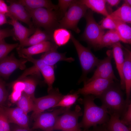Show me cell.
Returning <instances> with one entry per match:
<instances>
[{"mask_svg": "<svg viewBox=\"0 0 131 131\" xmlns=\"http://www.w3.org/2000/svg\"><path fill=\"white\" fill-rule=\"evenodd\" d=\"M79 97L76 92L63 96L55 107H60L70 109V107L76 102Z\"/></svg>", "mask_w": 131, "mask_h": 131, "instance_id": "obj_31", "label": "cell"}, {"mask_svg": "<svg viewBox=\"0 0 131 131\" xmlns=\"http://www.w3.org/2000/svg\"><path fill=\"white\" fill-rule=\"evenodd\" d=\"M14 131H31V130L25 128L19 127L16 129L14 130Z\"/></svg>", "mask_w": 131, "mask_h": 131, "instance_id": "obj_45", "label": "cell"}, {"mask_svg": "<svg viewBox=\"0 0 131 131\" xmlns=\"http://www.w3.org/2000/svg\"><path fill=\"white\" fill-rule=\"evenodd\" d=\"M7 1L9 4L6 16H12L17 20L26 24L29 28L33 27L30 16L22 4L17 0H8Z\"/></svg>", "mask_w": 131, "mask_h": 131, "instance_id": "obj_14", "label": "cell"}, {"mask_svg": "<svg viewBox=\"0 0 131 131\" xmlns=\"http://www.w3.org/2000/svg\"><path fill=\"white\" fill-rule=\"evenodd\" d=\"M18 1L22 4L27 11L44 8L57 11V5L54 4L49 0H19Z\"/></svg>", "mask_w": 131, "mask_h": 131, "instance_id": "obj_22", "label": "cell"}, {"mask_svg": "<svg viewBox=\"0 0 131 131\" xmlns=\"http://www.w3.org/2000/svg\"><path fill=\"white\" fill-rule=\"evenodd\" d=\"M20 57L33 63L42 74L44 81L48 86V93L51 91L53 89V85L55 79L54 66L46 64L41 59H36L31 56H23Z\"/></svg>", "mask_w": 131, "mask_h": 131, "instance_id": "obj_12", "label": "cell"}, {"mask_svg": "<svg viewBox=\"0 0 131 131\" xmlns=\"http://www.w3.org/2000/svg\"><path fill=\"white\" fill-rule=\"evenodd\" d=\"M88 9L80 0H75L59 21L58 28L71 29L79 33L80 30L78 26V24L84 16Z\"/></svg>", "mask_w": 131, "mask_h": 131, "instance_id": "obj_4", "label": "cell"}, {"mask_svg": "<svg viewBox=\"0 0 131 131\" xmlns=\"http://www.w3.org/2000/svg\"><path fill=\"white\" fill-rule=\"evenodd\" d=\"M72 34L67 29L58 28L55 30L52 34V39L58 46L65 45L71 39Z\"/></svg>", "mask_w": 131, "mask_h": 131, "instance_id": "obj_25", "label": "cell"}, {"mask_svg": "<svg viewBox=\"0 0 131 131\" xmlns=\"http://www.w3.org/2000/svg\"><path fill=\"white\" fill-rule=\"evenodd\" d=\"M124 3L127 5L131 6V0H124Z\"/></svg>", "mask_w": 131, "mask_h": 131, "instance_id": "obj_46", "label": "cell"}, {"mask_svg": "<svg viewBox=\"0 0 131 131\" xmlns=\"http://www.w3.org/2000/svg\"><path fill=\"white\" fill-rule=\"evenodd\" d=\"M82 115L81 108L77 105L74 110L70 109L66 111L58 117L54 130H61L64 131H81L79 117Z\"/></svg>", "mask_w": 131, "mask_h": 131, "instance_id": "obj_6", "label": "cell"}, {"mask_svg": "<svg viewBox=\"0 0 131 131\" xmlns=\"http://www.w3.org/2000/svg\"><path fill=\"white\" fill-rule=\"evenodd\" d=\"M84 17L86 25L83 38L88 43L96 48L105 33L95 20L93 11L88 9Z\"/></svg>", "mask_w": 131, "mask_h": 131, "instance_id": "obj_7", "label": "cell"}, {"mask_svg": "<svg viewBox=\"0 0 131 131\" xmlns=\"http://www.w3.org/2000/svg\"><path fill=\"white\" fill-rule=\"evenodd\" d=\"M58 46L49 41L30 46L27 48L17 47V51L19 56H32L33 55L45 53L54 49H57Z\"/></svg>", "mask_w": 131, "mask_h": 131, "instance_id": "obj_16", "label": "cell"}, {"mask_svg": "<svg viewBox=\"0 0 131 131\" xmlns=\"http://www.w3.org/2000/svg\"><path fill=\"white\" fill-rule=\"evenodd\" d=\"M7 95L8 92L4 83L0 77V107L3 106L7 99Z\"/></svg>", "mask_w": 131, "mask_h": 131, "instance_id": "obj_37", "label": "cell"}, {"mask_svg": "<svg viewBox=\"0 0 131 131\" xmlns=\"http://www.w3.org/2000/svg\"><path fill=\"white\" fill-rule=\"evenodd\" d=\"M45 96L35 98L33 100L34 106L31 117L34 119L40 114L50 108L54 107L64 95L57 89H53Z\"/></svg>", "mask_w": 131, "mask_h": 131, "instance_id": "obj_8", "label": "cell"}, {"mask_svg": "<svg viewBox=\"0 0 131 131\" xmlns=\"http://www.w3.org/2000/svg\"><path fill=\"white\" fill-rule=\"evenodd\" d=\"M81 2L88 9L106 17L109 14L106 6V2L105 0H82Z\"/></svg>", "mask_w": 131, "mask_h": 131, "instance_id": "obj_26", "label": "cell"}, {"mask_svg": "<svg viewBox=\"0 0 131 131\" xmlns=\"http://www.w3.org/2000/svg\"><path fill=\"white\" fill-rule=\"evenodd\" d=\"M16 103L17 107L27 114L33 110L34 104L33 100L24 92Z\"/></svg>", "mask_w": 131, "mask_h": 131, "instance_id": "obj_29", "label": "cell"}, {"mask_svg": "<svg viewBox=\"0 0 131 131\" xmlns=\"http://www.w3.org/2000/svg\"><path fill=\"white\" fill-rule=\"evenodd\" d=\"M76 50L81 66L82 73L79 83L85 82L88 74L96 67L100 60L98 59L89 48L82 45L72 34L71 39Z\"/></svg>", "mask_w": 131, "mask_h": 131, "instance_id": "obj_5", "label": "cell"}, {"mask_svg": "<svg viewBox=\"0 0 131 131\" xmlns=\"http://www.w3.org/2000/svg\"><path fill=\"white\" fill-rule=\"evenodd\" d=\"M8 12V6L4 1L0 0V13L6 15Z\"/></svg>", "mask_w": 131, "mask_h": 131, "instance_id": "obj_41", "label": "cell"}, {"mask_svg": "<svg viewBox=\"0 0 131 131\" xmlns=\"http://www.w3.org/2000/svg\"><path fill=\"white\" fill-rule=\"evenodd\" d=\"M22 92L13 90L9 97L12 103H16L20 98Z\"/></svg>", "mask_w": 131, "mask_h": 131, "instance_id": "obj_40", "label": "cell"}, {"mask_svg": "<svg viewBox=\"0 0 131 131\" xmlns=\"http://www.w3.org/2000/svg\"><path fill=\"white\" fill-rule=\"evenodd\" d=\"M106 54L107 56L103 60H100L93 76L87 79L86 82L98 78L118 80L114 74L111 64L113 57L112 50H108Z\"/></svg>", "mask_w": 131, "mask_h": 131, "instance_id": "obj_11", "label": "cell"}, {"mask_svg": "<svg viewBox=\"0 0 131 131\" xmlns=\"http://www.w3.org/2000/svg\"></svg>", "mask_w": 131, "mask_h": 131, "instance_id": "obj_47", "label": "cell"}, {"mask_svg": "<svg viewBox=\"0 0 131 131\" xmlns=\"http://www.w3.org/2000/svg\"><path fill=\"white\" fill-rule=\"evenodd\" d=\"M69 109L60 107L51 112L41 113L34 119L32 129H39L43 131H53L60 115Z\"/></svg>", "mask_w": 131, "mask_h": 131, "instance_id": "obj_10", "label": "cell"}, {"mask_svg": "<svg viewBox=\"0 0 131 131\" xmlns=\"http://www.w3.org/2000/svg\"></svg>", "mask_w": 131, "mask_h": 131, "instance_id": "obj_49", "label": "cell"}, {"mask_svg": "<svg viewBox=\"0 0 131 131\" xmlns=\"http://www.w3.org/2000/svg\"><path fill=\"white\" fill-rule=\"evenodd\" d=\"M10 19L8 23L13 27L15 39L19 42V45H21L29 36L34 33L36 29L34 27L28 28L22 24L18 20L12 16H8Z\"/></svg>", "mask_w": 131, "mask_h": 131, "instance_id": "obj_18", "label": "cell"}, {"mask_svg": "<svg viewBox=\"0 0 131 131\" xmlns=\"http://www.w3.org/2000/svg\"><path fill=\"white\" fill-rule=\"evenodd\" d=\"M25 59H18L12 54L0 61V77L7 79L16 69H24L27 61Z\"/></svg>", "mask_w": 131, "mask_h": 131, "instance_id": "obj_13", "label": "cell"}, {"mask_svg": "<svg viewBox=\"0 0 131 131\" xmlns=\"http://www.w3.org/2000/svg\"><path fill=\"white\" fill-rule=\"evenodd\" d=\"M10 36L14 38L13 29L6 28L0 29V40Z\"/></svg>", "mask_w": 131, "mask_h": 131, "instance_id": "obj_38", "label": "cell"}, {"mask_svg": "<svg viewBox=\"0 0 131 131\" xmlns=\"http://www.w3.org/2000/svg\"><path fill=\"white\" fill-rule=\"evenodd\" d=\"M21 80L23 82L25 85L24 92L33 100L35 98L34 93L37 84V81L33 78L26 77Z\"/></svg>", "mask_w": 131, "mask_h": 131, "instance_id": "obj_30", "label": "cell"}, {"mask_svg": "<svg viewBox=\"0 0 131 131\" xmlns=\"http://www.w3.org/2000/svg\"><path fill=\"white\" fill-rule=\"evenodd\" d=\"M121 121L127 126L131 127V103L128 105L127 110L121 118Z\"/></svg>", "mask_w": 131, "mask_h": 131, "instance_id": "obj_36", "label": "cell"}, {"mask_svg": "<svg viewBox=\"0 0 131 131\" xmlns=\"http://www.w3.org/2000/svg\"><path fill=\"white\" fill-rule=\"evenodd\" d=\"M84 96L83 98L79 100L84 107L83 117L79 123L81 128L87 129L92 126L106 123L110 118L106 109L102 105L99 106L95 104L94 100L96 98L94 96L89 95Z\"/></svg>", "mask_w": 131, "mask_h": 131, "instance_id": "obj_1", "label": "cell"}, {"mask_svg": "<svg viewBox=\"0 0 131 131\" xmlns=\"http://www.w3.org/2000/svg\"><path fill=\"white\" fill-rule=\"evenodd\" d=\"M27 11L30 16L33 24L37 27H42L51 34L55 30L58 28L60 15L57 11L41 8Z\"/></svg>", "mask_w": 131, "mask_h": 131, "instance_id": "obj_3", "label": "cell"}, {"mask_svg": "<svg viewBox=\"0 0 131 131\" xmlns=\"http://www.w3.org/2000/svg\"><path fill=\"white\" fill-rule=\"evenodd\" d=\"M0 131H1L0 130Z\"/></svg>", "mask_w": 131, "mask_h": 131, "instance_id": "obj_48", "label": "cell"}, {"mask_svg": "<svg viewBox=\"0 0 131 131\" xmlns=\"http://www.w3.org/2000/svg\"><path fill=\"white\" fill-rule=\"evenodd\" d=\"M3 107L9 123H15L20 127L31 130L28 126L27 114L17 106L14 108Z\"/></svg>", "mask_w": 131, "mask_h": 131, "instance_id": "obj_15", "label": "cell"}, {"mask_svg": "<svg viewBox=\"0 0 131 131\" xmlns=\"http://www.w3.org/2000/svg\"><path fill=\"white\" fill-rule=\"evenodd\" d=\"M109 16L114 20L126 23H131V7L124 3Z\"/></svg>", "mask_w": 131, "mask_h": 131, "instance_id": "obj_23", "label": "cell"}, {"mask_svg": "<svg viewBox=\"0 0 131 131\" xmlns=\"http://www.w3.org/2000/svg\"><path fill=\"white\" fill-rule=\"evenodd\" d=\"M8 23L6 15L5 14L0 13V25Z\"/></svg>", "mask_w": 131, "mask_h": 131, "instance_id": "obj_44", "label": "cell"}, {"mask_svg": "<svg viewBox=\"0 0 131 131\" xmlns=\"http://www.w3.org/2000/svg\"><path fill=\"white\" fill-rule=\"evenodd\" d=\"M124 62L123 67L126 98L125 101L128 105L130 103L131 91V52L130 50L124 48L123 49Z\"/></svg>", "mask_w": 131, "mask_h": 131, "instance_id": "obj_17", "label": "cell"}, {"mask_svg": "<svg viewBox=\"0 0 131 131\" xmlns=\"http://www.w3.org/2000/svg\"><path fill=\"white\" fill-rule=\"evenodd\" d=\"M106 3L111 7L116 6L118 5L121 1L119 0H106Z\"/></svg>", "mask_w": 131, "mask_h": 131, "instance_id": "obj_42", "label": "cell"}, {"mask_svg": "<svg viewBox=\"0 0 131 131\" xmlns=\"http://www.w3.org/2000/svg\"><path fill=\"white\" fill-rule=\"evenodd\" d=\"M52 40V34L45 31H42L39 28L37 27L36 29L32 35L27 38L21 45H19L18 46L24 48L25 47L30 46Z\"/></svg>", "mask_w": 131, "mask_h": 131, "instance_id": "obj_21", "label": "cell"}, {"mask_svg": "<svg viewBox=\"0 0 131 131\" xmlns=\"http://www.w3.org/2000/svg\"><path fill=\"white\" fill-rule=\"evenodd\" d=\"M120 85L114 82L103 93L100 98L102 105L107 110L109 115L114 114L121 118L126 111L128 105L124 99Z\"/></svg>", "mask_w": 131, "mask_h": 131, "instance_id": "obj_2", "label": "cell"}, {"mask_svg": "<svg viewBox=\"0 0 131 131\" xmlns=\"http://www.w3.org/2000/svg\"><path fill=\"white\" fill-rule=\"evenodd\" d=\"M113 57L115 61L116 68L120 78V86L122 90L125 89V81L123 74L124 57L122 46L120 42L111 46Z\"/></svg>", "mask_w": 131, "mask_h": 131, "instance_id": "obj_19", "label": "cell"}, {"mask_svg": "<svg viewBox=\"0 0 131 131\" xmlns=\"http://www.w3.org/2000/svg\"><path fill=\"white\" fill-rule=\"evenodd\" d=\"M57 49H52L44 53L41 56L40 59L46 64L53 66L59 61L71 62L74 60L72 57H66L65 53H59Z\"/></svg>", "mask_w": 131, "mask_h": 131, "instance_id": "obj_20", "label": "cell"}, {"mask_svg": "<svg viewBox=\"0 0 131 131\" xmlns=\"http://www.w3.org/2000/svg\"><path fill=\"white\" fill-rule=\"evenodd\" d=\"M114 20L116 25L115 30L122 39L123 42L130 44L131 42V27L126 23Z\"/></svg>", "mask_w": 131, "mask_h": 131, "instance_id": "obj_28", "label": "cell"}, {"mask_svg": "<svg viewBox=\"0 0 131 131\" xmlns=\"http://www.w3.org/2000/svg\"><path fill=\"white\" fill-rule=\"evenodd\" d=\"M99 25L101 27L103 30L115 29L116 27V25L115 21L110 17L109 15L103 20Z\"/></svg>", "mask_w": 131, "mask_h": 131, "instance_id": "obj_35", "label": "cell"}, {"mask_svg": "<svg viewBox=\"0 0 131 131\" xmlns=\"http://www.w3.org/2000/svg\"><path fill=\"white\" fill-rule=\"evenodd\" d=\"M123 41L115 29L109 30L103 35L96 48H101L111 46L113 44Z\"/></svg>", "mask_w": 131, "mask_h": 131, "instance_id": "obj_24", "label": "cell"}, {"mask_svg": "<svg viewBox=\"0 0 131 131\" xmlns=\"http://www.w3.org/2000/svg\"><path fill=\"white\" fill-rule=\"evenodd\" d=\"M25 85L22 80H16L12 85L13 90H15L22 92H24Z\"/></svg>", "mask_w": 131, "mask_h": 131, "instance_id": "obj_39", "label": "cell"}, {"mask_svg": "<svg viewBox=\"0 0 131 131\" xmlns=\"http://www.w3.org/2000/svg\"><path fill=\"white\" fill-rule=\"evenodd\" d=\"M109 115V120L104 124L108 131H131V128L123 123L119 116L114 114Z\"/></svg>", "mask_w": 131, "mask_h": 131, "instance_id": "obj_27", "label": "cell"}, {"mask_svg": "<svg viewBox=\"0 0 131 131\" xmlns=\"http://www.w3.org/2000/svg\"><path fill=\"white\" fill-rule=\"evenodd\" d=\"M9 123L3 106L0 107V130L1 131H10Z\"/></svg>", "mask_w": 131, "mask_h": 131, "instance_id": "obj_33", "label": "cell"}, {"mask_svg": "<svg viewBox=\"0 0 131 131\" xmlns=\"http://www.w3.org/2000/svg\"><path fill=\"white\" fill-rule=\"evenodd\" d=\"M19 45L17 43H8L5 41L4 39L0 40V61L6 57L10 52L17 48Z\"/></svg>", "mask_w": 131, "mask_h": 131, "instance_id": "obj_32", "label": "cell"}, {"mask_svg": "<svg viewBox=\"0 0 131 131\" xmlns=\"http://www.w3.org/2000/svg\"><path fill=\"white\" fill-rule=\"evenodd\" d=\"M75 0H59L57 5L59 13L62 18Z\"/></svg>", "mask_w": 131, "mask_h": 131, "instance_id": "obj_34", "label": "cell"}, {"mask_svg": "<svg viewBox=\"0 0 131 131\" xmlns=\"http://www.w3.org/2000/svg\"><path fill=\"white\" fill-rule=\"evenodd\" d=\"M88 131H108L106 129L104 124L103 126H96L94 127L92 130Z\"/></svg>", "mask_w": 131, "mask_h": 131, "instance_id": "obj_43", "label": "cell"}, {"mask_svg": "<svg viewBox=\"0 0 131 131\" xmlns=\"http://www.w3.org/2000/svg\"><path fill=\"white\" fill-rule=\"evenodd\" d=\"M114 81L110 79L98 78L84 83L83 87L75 92L78 94L84 96L89 95L100 98L104 91L113 83Z\"/></svg>", "mask_w": 131, "mask_h": 131, "instance_id": "obj_9", "label": "cell"}]
</instances>
